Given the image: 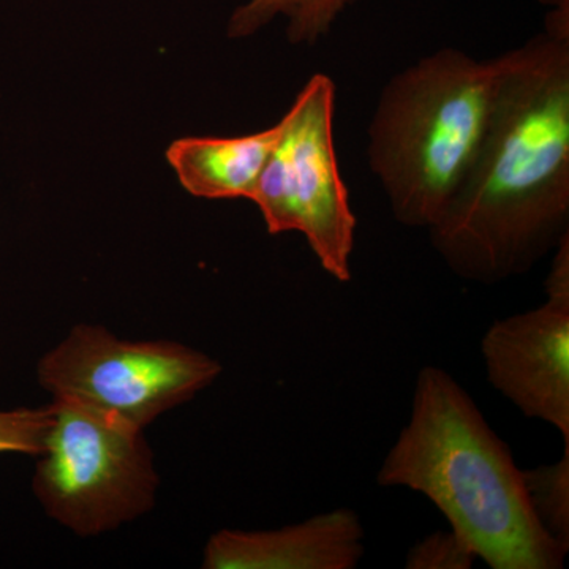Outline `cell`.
Returning a JSON list of instances; mask_svg holds the SVG:
<instances>
[{
  "instance_id": "obj_1",
  "label": "cell",
  "mask_w": 569,
  "mask_h": 569,
  "mask_svg": "<svg viewBox=\"0 0 569 569\" xmlns=\"http://www.w3.org/2000/svg\"><path fill=\"white\" fill-rule=\"evenodd\" d=\"M430 241L468 282L527 274L569 234V39L542 32L505 52L477 159Z\"/></svg>"
},
{
  "instance_id": "obj_2",
  "label": "cell",
  "mask_w": 569,
  "mask_h": 569,
  "mask_svg": "<svg viewBox=\"0 0 569 569\" xmlns=\"http://www.w3.org/2000/svg\"><path fill=\"white\" fill-rule=\"evenodd\" d=\"M377 482L432 501L492 569L565 567L569 549L538 522L511 449L467 389L440 367L418 373L410 419Z\"/></svg>"
},
{
  "instance_id": "obj_3",
  "label": "cell",
  "mask_w": 569,
  "mask_h": 569,
  "mask_svg": "<svg viewBox=\"0 0 569 569\" xmlns=\"http://www.w3.org/2000/svg\"><path fill=\"white\" fill-rule=\"evenodd\" d=\"M503 54L478 61L445 48L395 74L370 119V171L392 216L430 230L466 181L488 133Z\"/></svg>"
},
{
  "instance_id": "obj_4",
  "label": "cell",
  "mask_w": 569,
  "mask_h": 569,
  "mask_svg": "<svg viewBox=\"0 0 569 569\" xmlns=\"http://www.w3.org/2000/svg\"><path fill=\"white\" fill-rule=\"evenodd\" d=\"M32 489L44 512L81 538L151 511L159 473L144 430L73 400L54 399Z\"/></svg>"
},
{
  "instance_id": "obj_5",
  "label": "cell",
  "mask_w": 569,
  "mask_h": 569,
  "mask_svg": "<svg viewBox=\"0 0 569 569\" xmlns=\"http://www.w3.org/2000/svg\"><path fill=\"white\" fill-rule=\"evenodd\" d=\"M336 84L316 73L280 119L282 132L252 201L269 234L301 233L321 269L351 280L356 216L335 142Z\"/></svg>"
},
{
  "instance_id": "obj_6",
  "label": "cell",
  "mask_w": 569,
  "mask_h": 569,
  "mask_svg": "<svg viewBox=\"0 0 569 569\" xmlns=\"http://www.w3.org/2000/svg\"><path fill=\"white\" fill-rule=\"evenodd\" d=\"M222 373L219 361L173 340L121 339L104 326L80 323L43 355L40 387L138 429L192 400Z\"/></svg>"
},
{
  "instance_id": "obj_7",
  "label": "cell",
  "mask_w": 569,
  "mask_h": 569,
  "mask_svg": "<svg viewBox=\"0 0 569 569\" xmlns=\"http://www.w3.org/2000/svg\"><path fill=\"white\" fill-rule=\"evenodd\" d=\"M486 377L523 417L569 441V305H545L489 326L481 340Z\"/></svg>"
},
{
  "instance_id": "obj_8",
  "label": "cell",
  "mask_w": 569,
  "mask_h": 569,
  "mask_svg": "<svg viewBox=\"0 0 569 569\" xmlns=\"http://www.w3.org/2000/svg\"><path fill=\"white\" fill-rule=\"evenodd\" d=\"M366 531L353 509L320 512L282 529L220 530L206 545V569H355Z\"/></svg>"
},
{
  "instance_id": "obj_9",
  "label": "cell",
  "mask_w": 569,
  "mask_h": 569,
  "mask_svg": "<svg viewBox=\"0 0 569 569\" xmlns=\"http://www.w3.org/2000/svg\"><path fill=\"white\" fill-rule=\"evenodd\" d=\"M280 121L242 137H189L171 142L167 160L190 194L206 200H252L279 141Z\"/></svg>"
},
{
  "instance_id": "obj_10",
  "label": "cell",
  "mask_w": 569,
  "mask_h": 569,
  "mask_svg": "<svg viewBox=\"0 0 569 569\" xmlns=\"http://www.w3.org/2000/svg\"><path fill=\"white\" fill-rule=\"evenodd\" d=\"M356 0H250L234 10L228 24L231 39H242L260 31L282 14L288 18V40L313 47L328 36L332 26Z\"/></svg>"
},
{
  "instance_id": "obj_11",
  "label": "cell",
  "mask_w": 569,
  "mask_h": 569,
  "mask_svg": "<svg viewBox=\"0 0 569 569\" xmlns=\"http://www.w3.org/2000/svg\"><path fill=\"white\" fill-rule=\"evenodd\" d=\"M530 507L546 533L569 549V441L557 462L522 470Z\"/></svg>"
},
{
  "instance_id": "obj_12",
  "label": "cell",
  "mask_w": 569,
  "mask_h": 569,
  "mask_svg": "<svg viewBox=\"0 0 569 569\" xmlns=\"http://www.w3.org/2000/svg\"><path fill=\"white\" fill-rule=\"evenodd\" d=\"M51 415V403L41 408L0 410V455L40 456Z\"/></svg>"
},
{
  "instance_id": "obj_13",
  "label": "cell",
  "mask_w": 569,
  "mask_h": 569,
  "mask_svg": "<svg viewBox=\"0 0 569 569\" xmlns=\"http://www.w3.org/2000/svg\"><path fill=\"white\" fill-rule=\"evenodd\" d=\"M478 560L473 548L458 531H436L422 538L407 553L408 569H470Z\"/></svg>"
},
{
  "instance_id": "obj_14",
  "label": "cell",
  "mask_w": 569,
  "mask_h": 569,
  "mask_svg": "<svg viewBox=\"0 0 569 569\" xmlns=\"http://www.w3.org/2000/svg\"><path fill=\"white\" fill-rule=\"evenodd\" d=\"M550 271L545 280L546 299L569 305V234L553 249Z\"/></svg>"
},
{
  "instance_id": "obj_15",
  "label": "cell",
  "mask_w": 569,
  "mask_h": 569,
  "mask_svg": "<svg viewBox=\"0 0 569 569\" xmlns=\"http://www.w3.org/2000/svg\"><path fill=\"white\" fill-rule=\"evenodd\" d=\"M538 2L549 7L552 14L569 17V0H538Z\"/></svg>"
}]
</instances>
